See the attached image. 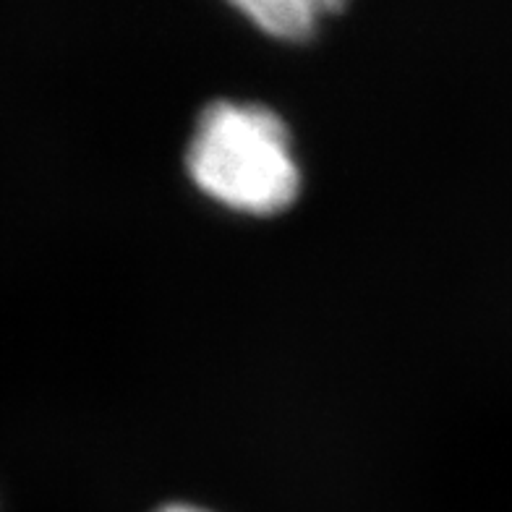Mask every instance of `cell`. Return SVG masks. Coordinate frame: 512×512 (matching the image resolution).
<instances>
[{
  "instance_id": "cell-1",
  "label": "cell",
  "mask_w": 512,
  "mask_h": 512,
  "mask_svg": "<svg viewBox=\"0 0 512 512\" xmlns=\"http://www.w3.org/2000/svg\"><path fill=\"white\" fill-rule=\"evenodd\" d=\"M186 173L209 202L254 217L293 207L304 186L288 121L264 102L233 97L199 110L186 142Z\"/></svg>"
},
{
  "instance_id": "cell-2",
  "label": "cell",
  "mask_w": 512,
  "mask_h": 512,
  "mask_svg": "<svg viewBox=\"0 0 512 512\" xmlns=\"http://www.w3.org/2000/svg\"><path fill=\"white\" fill-rule=\"evenodd\" d=\"M332 3L317 0H241L236 11L272 40L304 42L314 37L322 14L332 11Z\"/></svg>"
},
{
  "instance_id": "cell-3",
  "label": "cell",
  "mask_w": 512,
  "mask_h": 512,
  "mask_svg": "<svg viewBox=\"0 0 512 512\" xmlns=\"http://www.w3.org/2000/svg\"><path fill=\"white\" fill-rule=\"evenodd\" d=\"M155 512H209V510H204V507L189 505V502H173V505L157 507Z\"/></svg>"
}]
</instances>
